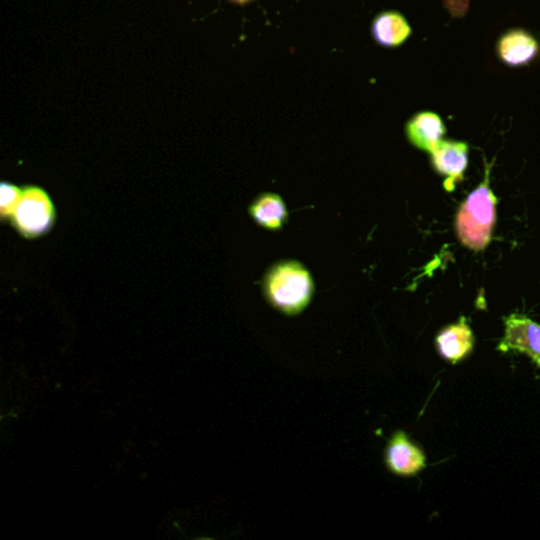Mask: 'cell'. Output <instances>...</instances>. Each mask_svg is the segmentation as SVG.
Here are the masks:
<instances>
[{"instance_id": "cell-6", "label": "cell", "mask_w": 540, "mask_h": 540, "mask_svg": "<svg viewBox=\"0 0 540 540\" xmlns=\"http://www.w3.org/2000/svg\"><path fill=\"white\" fill-rule=\"evenodd\" d=\"M539 51L536 37L525 29H510L496 43V56L507 67H525L537 58Z\"/></svg>"}, {"instance_id": "cell-9", "label": "cell", "mask_w": 540, "mask_h": 540, "mask_svg": "<svg viewBox=\"0 0 540 540\" xmlns=\"http://www.w3.org/2000/svg\"><path fill=\"white\" fill-rule=\"evenodd\" d=\"M371 34L379 45L398 48L409 40L412 27L400 12H382L374 18Z\"/></svg>"}, {"instance_id": "cell-10", "label": "cell", "mask_w": 540, "mask_h": 540, "mask_svg": "<svg viewBox=\"0 0 540 540\" xmlns=\"http://www.w3.org/2000/svg\"><path fill=\"white\" fill-rule=\"evenodd\" d=\"M436 346L445 360L457 363L471 352L474 347V335L469 325L460 320L458 324L450 325L439 333Z\"/></svg>"}, {"instance_id": "cell-13", "label": "cell", "mask_w": 540, "mask_h": 540, "mask_svg": "<svg viewBox=\"0 0 540 540\" xmlns=\"http://www.w3.org/2000/svg\"><path fill=\"white\" fill-rule=\"evenodd\" d=\"M232 2H235V4L244 5V4H249L251 0H232Z\"/></svg>"}, {"instance_id": "cell-12", "label": "cell", "mask_w": 540, "mask_h": 540, "mask_svg": "<svg viewBox=\"0 0 540 540\" xmlns=\"http://www.w3.org/2000/svg\"><path fill=\"white\" fill-rule=\"evenodd\" d=\"M21 195H23V189L15 184L2 183L0 186V214L4 221L12 219L16 206L20 203Z\"/></svg>"}, {"instance_id": "cell-5", "label": "cell", "mask_w": 540, "mask_h": 540, "mask_svg": "<svg viewBox=\"0 0 540 540\" xmlns=\"http://www.w3.org/2000/svg\"><path fill=\"white\" fill-rule=\"evenodd\" d=\"M499 349L502 352L517 350L531 357L540 368V325L528 317L514 316L506 319V336Z\"/></svg>"}, {"instance_id": "cell-2", "label": "cell", "mask_w": 540, "mask_h": 540, "mask_svg": "<svg viewBox=\"0 0 540 540\" xmlns=\"http://www.w3.org/2000/svg\"><path fill=\"white\" fill-rule=\"evenodd\" d=\"M496 205L498 198L490 187V165L483 183L472 191L461 203L455 219L457 235L464 246L472 251H482L491 241V233L496 224Z\"/></svg>"}, {"instance_id": "cell-7", "label": "cell", "mask_w": 540, "mask_h": 540, "mask_svg": "<svg viewBox=\"0 0 540 540\" xmlns=\"http://www.w3.org/2000/svg\"><path fill=\"white\" fill-rule=\"evenodd\" d=\"M404 132H406L407 141L414 148L430 153L431 149L438 145L439 141L444 140L447 127H445V122L442 121L438 113L420 111L406 122Z\"/></svg>"}, {"instance_id": "cell-3", "label": "cell", "mask_w": 540, "mask_h": 540, "mask_svg": "<svg viewBox=\"0 0 540 540\" xmlns=\"http://www.w3.org/2000/svg\"><path fill=\"white\" fill-rule=\"evenodd\" d=\"M56 222V208L50 195L40 187L23 189L20 203L12 216L16 232L27 240H35L53 230Z\"/></svg>"}, {"instance_id": "cell-8", "label": "cell", "mask_w": 540, "mask_h": 540, "mask_svg": "<svg viewBox=\"0 0 540 540\" xmlns=\"http://www.w3.org/2000/svg\"><path fill=\"white\" fill-rule=\"evenodd\" d=\"M385 460L388 468L401 476H414L420 469L425 468L426 464L422 450L415 447L401 431H398L388 444Z\"/></svg>"}, {"instance_id": "cell-11", "label": "cell", "mask_w": 540, "mask_h": 540, "mask_svg": "<svg viewBox=\"0 0 540 540\" xmlns=\"http://www.w3.org/2000/svg\"><path fill=\"white\" fill-rule=\"evenodd\" d=\"M249 214H251L255 224L268 230H281L289 217L286 203L276 194L260 195L249 206Z\"/></svg>"}, {"instance_id": "cell-4", "label": "cell", "mask_w": 540, "mask_h": 540, "mask_svg": "<svg viewBox=\"0 0 540 540\" xmlns=\"http://www.w3.org/2000/svg\"><path fill=\"white\" fill-rule=\"evenodd\" d=\"M431 167L445 178V191H455L469 165V145L464 141L442 140L430 151Z\"/></svg>"}, {"instance_id": "cell-1", "label": "cell", "mask_w": 540, "mask_h": 540, "mask_svg": "<svg viewBox=\"0 0 540 540\" xmlns=\"http://www.w3.org/2000/svg\"><path fill=\"white\" fill-rule=\"evenodd\" d=\"M263 295L286 316L305 311L314 295V279L297 260L274 263L263 279Z\"/></svg>"}]
</instances>
